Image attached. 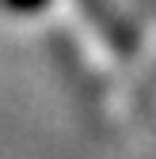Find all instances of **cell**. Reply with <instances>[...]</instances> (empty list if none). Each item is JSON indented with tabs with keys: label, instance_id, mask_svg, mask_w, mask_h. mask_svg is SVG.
<instances>
[{
	"label": "cell",
	"instance_id": "obj_1",
	"mask_svg": "<svg viewBox=\"0 0 156 159\" xmlns=\"http://www.w3.org/2000/svg\"><path fill=\"white\" fill-rule=\"evenodd\" d=\"M8 11H15V15H34V11H42L50 0H0Z\"/></svg>",
	"mask_w": 156,
	"mask_h": 159
}]
</instances>
